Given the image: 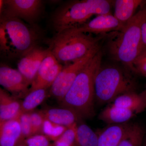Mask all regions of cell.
<instances>
[{
    "instance_id": "6da1fadb",
    "label": "cell",
    "mask_w": 146,
    "mask_h": 146,
    "mask_svg": "<svg viewBox=\"0 0 146 146\" xmlns=\"http://www.w3.org/2000/svg\"><path fill=\"white\" fill-rule=\"evenodd\" d=\"M102 58L100 49L82 69L67 94L59 101L61 107L72 110L81 118L94 116V79L101 66Z\"/></svg>"
},
{
    "instance_id": "7a4b0ae2",
    "label": "cell",
    "mask_w": 146,
    "mask_h": 146,
    "mask_svg": "<svg viewBox=\"0 0 146 146\" xmlns=\"http://www.w3.org/2000/svg\"><path fill=\"white\" fill-rule=\"evenodd\" d=\"M146 21V4L132 18L110 39L107 50L110 56L116 61L122 63L126 68L135 73L133 61L142 51L141 29Z\"/></svg>"
},
{
    "instance_id": "3957f363",
    "label": "cell",
    "mask_w": 146,
    "mask_h": 146,
    "mask_svg": "<svg viewBox=\"0 0 146 146\" xmlns=\"http://www.w3.org/2000/svg\"><path fill=\"white\" fill-rule=\"evenodd\" d=\"M37 36L23 20L5 15L0 18V54L9 59L22 57L36 46Z\"/></svg>"
},
{
    "instance_id": "277c9868",
    "label": "cell",
    "mask_w": 146,
    "mask_h": 146,
    "mask_svg": "<svg viewBox=\"0 0 146 146\" xmlns=\"http://www.w3.org/2000/svg\"><path fill=\"white\" fill-rule=\"evenodd\" d=\"M114 1L77 0L66 3L53 16V24L57 33L80 26L92 16L111 13Z\"/></svg>"
},
{
    "instance_id": "5b68a950",
    "label": "cell",
    "mask_w": 146,
    "mask_h": 146,
    "mask_svg": "<svg viewBox=\"0 0 146 146\" xmlns=\"http://www.w3.org/2000/svg\"><path fill=\"white\" fill-rule=\"evenodd\" d=\"M131 71L116 65H101L94 79L95 98L100 104L112 102L120 95L135 92L136 83Z\"/></svg>"
},
{
    "instance_id": "8992f818",
    "label": "cell",
    "mask_w": 146,
    "mask_h": 146,
    "mask_svg": "<svg viewBox=\"0 0 146 146\" xmlns=\"http://www.w3.org/2000/svg\"><path fill=\"white\" fill-rule=\"evenodd\" d=\"M100 40L88 34L65 31L51 39L48 50L60 64L68 65L100 46Z\"/></svg>"
},
{
    "instance_id": "52a82bcc",
    "label": "cell",
    "mask_w": 146,
    "mask_h": 146,
    "mask_svg": "<svg viewBox=\"0 0 146 146\" xmlns=\"http://www.w3.org/2000/svg\"><path fill=\"white\" fill-rule=\"evenodd\" d=\"M100 49V46L97 47L82 58L63 66L50 87L51 95L59 101L61 100L67 94L82 69Z\"/></svg>"
},
{
    "instance_id": "ba28073f",
    "label": "cell",
    "mask_w": 146,
    "mask_h": 146,
    "mask_svg": "<svg viewBox=\"0 0 146 146\" xmlns=\"http://www.w3.org/2000/svg\"><path fill=\"white\" fill-rule=\"evenodd\" d=\"M6 16L33 23L38 18L43 6L40 0H6L3 1Z\"/></svg>"
},
{
    "instance_id": "9c48e42d",
    "label": "cell",
    "mask_w": 146,
    "mask_h": 146,
    "mask_svg": "<svg viewBox=\"0 0 146 146\" xmlns=\"http://www.w3.org/2000/svg\"><path fill=\"white\" fill-rule=\"evenodd\" d=\"M31 84L18 70L6 65L0 66V87L16 98L25 97Z\"/></svg>"
},
{
    "instance_id": "30bf717a",
    "label": "cell",
    "mask_w": 146,
    "mask_h": 146,
    "mask_svg": "<svg viewBox=\"0 0 146 146\" xmlns=\"http://www.w3.org/2000/svg\"><path fill=\"white\" fill-rule=\"evenodd\" d=\"M43 60L29 91L50 88L57 78L63 66L49 51Z\"/></svg>"
},
{
    "instance_id": "8fae6325",
    "label": "cell",
    "mask_w": 146,
    "mask_h": 146,
    "mask_svg": "<svg viewBox=\"0 0 146 146\" xmlns=\"http://www.w3.org/2000/svg\"><path fill=\"white\" fill-rule=\"evenodd\" d=\"M123 27L111 13L99 15L80 26L68 30L79 33L104 34L111 31H118Z\"/></svg>"
},
{
    "instance_id": "7c38bea8",
    "label": "cell",
    "mask_w": 146,
    "mask_h": 146,
    "mask_svg": "<svg viewBox=\"0 0 146 146\" xmlns=\"http://www.w3.org/2000/svg\"><path fill=\"white\" fill-rule=\"evenodd\" d=\"M48 51V49L36 46L20 58L18 63V70L31 85Z\"/></svg>"
},
{
    "instance_id": "4fadbf2b",
    "label": "cell",
    "mask_w": 146,
    "mask_h": 146,
    "mask_svg": "<svg viewBox=\"0 0 146 146\" xmlns=\"http://www.w3.org/2000/svg\"><path fill=\"white\" fill-rule=\"evenodd\" d=\"M18 117L0 121V146H18L25 141Z\"/></svg>"
},
{
    "instance_id": "5bb4252c",
    "label": "cell",
    "mask_w": 146,
    "mask_h": 146,
    "mask_svg": "<svg viewBox=\"0 0 146 146\" xmlns=\"http://www.w3.org/2000/svg\"><path fill=\"white\" fill-rule=\"evenodd\" d=\"M40 112L46 119L67 127L77 123L81 119L74 111L66 108H48Z\"/></svg>"
},
{
    "instance_id": "9a60e30c",
    "label": "cell",
    "mask_w": 146,
    "mask_h": 146,
    "mask_svg": "<svg viewBox=\"0 0 146 146\" xmlns=\"http://www.w3.org/2000/svg\"><path fill=\"white\" fill-rule=\"evenodd\" d=\"M18 98L0 87V121L18 118L21 113V103Z\"/></svg>"
},
{
    "instance_id": "2e32d148",
    "label": "cell",
    "mask_w": 146,
    "mask_h": 146,
    "mask_svg": "<svg viewBox=\"0 0 146 146\" xmlns=\"http://www.w3.org/2000/svg\"><path fill=\"white\" fill-rule=\"evenodd\" d=\"M130 124H114L106 128L98 136L97 146H118L125 136Z\"/></svg>"
},
{
    "instance_id": "e0dca14e",
    "label": "cell",
    "mask_w": 146,
    "mask_h": 146,
    "mask_svg": "<svg viewBox=\"0 0 146 146\" xmlns=\"http://www.w3.org/2000/svg\"><path fill=\"white\" fill-rule=\"evenodd\" d=\"M112 105L130 110L136 114L140 113L146 108V99L144 92L138 94L129 92L120 95L112 101Z\"/></svg>"
},
{
    "instance_id": "ac0fdd59",
    "label": "cell",
    "mask_w": 146,
    "mask_h": 146,
    "mask_svg": "<svg viewBox=\"0 0 146 146\" xmlns=\"http://www.w3.org/2000/svg\"><path fill=\"white\" fill-rule=\"evenodd\" d=\"M146 4L142 0H116L114 1V16L124 26L133 17L139 7Z\"/></svg>"
},
{
    "instance_id": "d6986e66",
    "label": "cell",
    "mask_w": 146,
    "mask_h": 146,
    "mask_svg": "<svg viewBox=\"0 0 146 146\" xmlns=\"http://www.w3.org/2000/svg\"><path fill=\"white\" fill-rule=\"evenodd\" d=\"M136 114L132 110L117 107L111 104L100 112L99 118L109 124H119L125 123Z\"/></svg>"
},
{
    "instance_id": "ffe728a7",
    "label": "cell",
    "mask_w": 146,
    "mask_h": 146,
    "mask_svg": "<svg viewBox=\"0 0 146 146\" xmlns=\"http://www.w3.org/2000/svg\"><path fill=\"white\" fill-rule=\"evenodd\" d=\"M47 89H38L29 91L21 102V112L30 113L44 101L47 96Z\"/></svg>"
},
{
    "instance_id": "44dd1931",
    "label": "cell",
    "mask_w": 146,
    "mask_h": 146,
    "mask_svg": "<svg viewBox=\"0 0 146 146\" xmlns=\"http://www.w3.org/2000/svg\"><path fill=\"white\" fill-rule=\"evenodd\" d=\"M98 136L84 123L77 125L76 141L77 146H97Z\"/></svg>"
},
{
    "instance_id": "7402d4cb",
    "label": "cell",
    "mask_w": 146,
    "mask_h": 146,
    "mask_svg": "<svg viewBox=\"0 0 146 146\" xmlns=\"http://www.w3.org/2000/svg\"><path fill=\"white\" fill-rule=\"evenodd\" d=\"M145 129L137 123L130 124L125 136L118 146H143Z\"/></svg>"
},
{
    "instance_id": "603a6c76",
    "label": "cell",
    "mask_w": 146,
    "mask_h": 146,
    "mask_svg": "<svg viewBox=\"0 0 146 146\" xmlns=\"http://www.w3.org/2000/svg\"><path fill=\"white\" fill-rule=\"evenodd\" d=\"M67 128L45 119L42 127V134L46 136L50 141H54L60 138Z\"/></svg>"
},
{
    "instance_id": "cb8c5ba5",
    "label": "cell",
    "mask_w": 146,
    "mask_h": 146,
    "mask_svg": "<svg viewBox=\"0 0 146 146\" xmlns=\"http://www.w3.org/2000/svg\"><path fill=\"white\" fill-rule=\"evenodd\" d=\"M18 119L21 126L22 135L24 139L25 140L30 136H33V131L29 113L21 112Z\"/></svg>"
},
{
    "instance_id": "d4e9b609",
    "label": "cell",
    "mask_w": 146,
    "mask_h": 146,
    "mask_svg": "<svg viewBox=\"0 0 146 146\" xmlns=\"http://www.w3.org/2000/svg\"><path fill=\"white\" fill-rule=\"evenodd\" d=\"M29 114L33 135L40 134L41 132H42V127L45 119L44 116L40 111H33L29 113Z\"/></svg>"
},
{
    "instance_id": "484cf974",
    "label": "cell",
    "mask_w": 146,
    "mask_h": 146,
    "mask_svg": "<svg viewBox=\"0 0 146 146\" xmlns=\"http://www.w3.org/2000/svg\"><path fill=\"white\" fill-rule=\"evenodd\" d=\"M24 143L27 146H53L50 140L42 134H35L25 139Z\"/></svg>"
},
{
    "instance_id": "4316f807",
    "label": "cell",
    "mask_w": 146,
    "mask_h": 146,
    "mask_svg": "<svg viewBox=\"0 0 146 146\" xmlns=\"http://www.w3.org/2000/svg\"><path fill=\"white\" fill-rule=\"evenodd\" d=\"M133 65L135 73L146 78V50L138 55L133 61Z\"/></svg>"
},
{
    "instance_id": "83f0119b",
    "label": "cell",
    "mask_w": 146,
    "mask_h": 146,
    "mask_svg": "<svg viewBox=\"0 0 146 146\" xmlns=\"http://www.w3.org/2000/svg\"><path fill=\"white\" fill-rule=\"evenodd\" d=\"M141 36H142V51H141L142 52L143 51L146 50V21H145L142 25V29H141Z\"/></svg>"
},
{
    "instance_id": "f1b7e54d",
    "label": "cell",
    "mask_w": 146,
    "mask_h": 146,
    "mask_svg": "<svg viewBox=\"0 0 146 146\" xmlns=\"http://www.w3.org/2000/svg\"><path fill=\"white\" fill-rule=\"evenodd\" d=\"M3 5V1L0 0V13H1V11Z\"/></svg>"
},
{
    "instance_id": "f546056e",
    "label": "cell",
    "mask_w": 146,
    "mask_h": 146,
    "mask_svg": "<svg viewBox=\"0 0 146 146\" xmlns=\"http://www.w3.org/2000/svg\"><path fill=\"white\" fill-rule=\"evenodd\" d=\"M27 146L26 145H25V143H22V144H20V145H19V146Z\"/></svg>"
},
{
    "instance_id": "4dcf8cb0",
    "label": "cell",
    "mask_w": 146,
    "mask_h": 146,
    "mask_svg": "<svg viewBox=\"0 0 146 146\" xmlns=\"http://www.w3.org/2000/svg\"><path fill=\"white\" fill-rule=\"evenodd\" d=\"M143 92L144 93V94H145V96L146 99V89H145V91H143Z\"/></svg>"
},
{
    "instance_id": "1f68e13d",
    "label": "cell",
    "mask_w": 146,
    "mask_h": 146,
    "mask_svg": "<svg viewBox=\"0 0 146 146\" xmlns=\"http://www.w3.org/2000/svg\"></svg>"
}]
</instances>
